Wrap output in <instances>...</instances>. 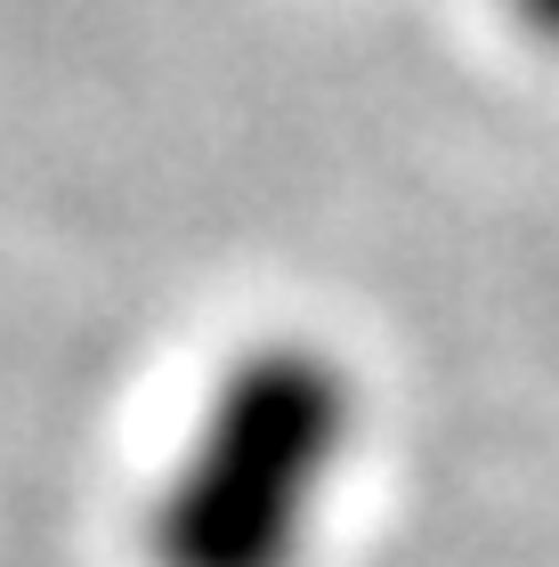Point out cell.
Segmentation results:
<instances>
[{"label":"cell","instance_id":"6da1fadb","mask_svg":"<svg viewBox=\"0 0 559 567\" xmlns=\"http://www.w3.org/2000/svg\"><path fill=\"white\" fill-rule=\"evenodd\" d=\"M358 454V373L324 341L268 332L227 357L146 511L155 567H309Z\"/></svg>","mask_w":559,"mask_h":567},{"label":"cell","instance_id":"7a4b0ae2","mask_svg":"<svg viewBox=\"0 0 559 567\" xmlns=\"http://www.w3.org/2000/svg\"><path fill=\"white\" fill-rule=\"evenodd\" d=\"M511 17H519V33H536L544 49H559V0H511Z\"/></svg>","mask_w":559,"mask_h":567}]
</instances>
